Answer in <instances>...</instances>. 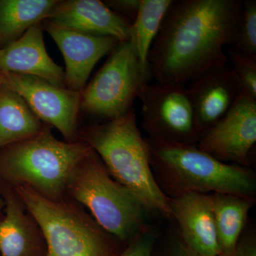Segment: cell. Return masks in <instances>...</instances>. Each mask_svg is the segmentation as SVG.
Returning <instances> with one entry per match:
<instances>
[{"mask_svg":"<svg viewBox=\"0 0 256 256\" xmlns=\"http://www.w3.org/2000/svg\"><path fill=\"white\" fill-rule=\"evenodd\" d=\"M242 6L240 0H174L150 50V76L184 86L226 66L224 48L234 44Z\"/></svg>","mask_w":256,"mask_h":256,"instance_id":"cell-1","label":"cell"},{"mask_svg":"<svg viewBox=\"0 0 256 256\" xmlns=\"http://www.w3.org/2000/svg\"><path fill=\"white\" fill-rule=\"evenodd\" d=\"M146 140L153 175L169 198L190 193L254 198L256 178L250 168L222 162L196 144Z\"/></svg>","mask_w":256,"mask_h":256,"instance_id":"cell-2","label":"cell"},{"mask_svg":"<svg viewBox=\"0 0 256 256\" xmlns=\"http://www.w3.org/2000/svg\"><path fill=\"white\" fill-rule=\"evenodd\" d=\"M77 138L98 154L112 178L148 212L172 218L170 198L160 190L153 175L149 146L138 128L134 109L120 118L78 130Z\"/></svg>","mask_w":256,"mask_h":256,"instance_id":"cell-3","label":"cell"},{"mask_svg":"<svg viewBox=\"0 0 256 256\" xmlns=\"http://www.w3.org/2000/svg\"><path fill=\"white\" fill-rule=\"evenodd\" d=\"M50 128L44 124L36 136L0 148V181L26 185L52 200L66 194L70 173L92 148L80 140H58Z\"/></svg>","mask_w":256,"mask_h":256,"instance_id":"cell-4","label":"cell"},{"mask_svg":"<svg viewBox=\"0 0 256 256\" xmlns=\"http://www.w3.org/2000/svg\"><path fill=\"white\" fill-rule=\"evenodd\" d=\"M41 229L46 256H118L117 242L66 194L46 198L26 185L12 186Z\"/></svg>","mask_w":256,"mask_h":256,"instance_id":"cell-5","label":"cell"},{"mask_svg":"<svg viewBox=\"0 0 256 256\" xmlns=\"http://www.w3.org/2000/svg\"><path fill=\"white\" fill-rule=\"evenodd\" d=\"M66 194L86 207L96 222L120 242H129L146 227L148 210L112 178L92 148L70 173Z\"/></svg>","mask_w":256,"mask_h":256,"instance_id":"cell-6","label":"cell"},{"mask_svg":"<svg viewBox=\"0 0 256 256\" xmlns=\"http://www.w3.org/2000/svg\"><path fill=\"white\" fill-rule=\"evenodd\" d=\"M109 54L80 98V110L107 121L124 117L133 109L150 77L139 60L132 37L120 42Z\"/></svg>","mask_w":256,"mask_h":256,"instance_id":"cell-7","label":"cell"},{"mask_svg":"<svg viewBox=\"0 0 256 256\" xmlns=\"http://www.w3.org/2000/svg\"><path fill=\"white\" fill-rule=\"evenodd\" d=\"M142 101V128L150 139L196 144L202 137L188 88L176 84H146Z\"/></svg>","mask_w":256,"mask_h":256,"instance_id":"cell-8","label":"cell"},{"mask_svg":"<svg viewBox=\"0 0 256 256\" xmlns=\"http://www.w3.org/2000/svg\"><path fill=\"white\" fill-rule=\"evenodd\" d=\"M2 74L4 85L18 92L42 122L56 128L66 142L78 141L80 92L32 76Z\"/></svg>","mask_w":256,"mask_h":256,"instance_id":"cell-9","label":"cell"},{"mask_svg":"<svg viewBox=\"0 0 256 256\" xmlns=\"http://www.w3.org/2000/svg\"><path fill=\"white\" fill-rule=\"evenodd\" d=\"M256 142V99L242 90L232 108L200 138L201 150L226 164L249 168Z\"/></svg>","mask_w":256,"mask_h":256,"instance_id":"cell-10","label":"cell"},{"mask_svg":"<svg viewBox=\"0 0 256 256\" xmlns=\"http://www.w3.org/2000/svg\"><path fill=\"white\" fill-rule=\"evenodd\" d=\"M55 42L65 60V86L80 92L86 86L96 64L119 44L117 38L97 36L62 28L45 20L42 22Z\"/></svg>","mask_w":256,"mask_h":256,"instance_id":"cell-11","label":"cell"},{"mask_svg":"<svg viewBox=\"0 0 256 256\" xmlns=\"http://www.w3.org/2000/svg\"><path fill=\"white\" fill-rule=\"evenodd\" d=\"M170 206L180 239L190 250L200 256H220L212 194L190 193L170 198Z\"/></svg>","mask_w":256,"mask_h":256,"instance_id":"cell-12","label":"cell"},{"mask_svg":"<svg viewBox=\"0 0 256 256\" xmlns=\"http://www.w3.org/2000/svg\"><path fill=\"white\" fill-rule=\"evenodd\" d=\"M191 82L188 92L202 136L232 108L242 89L226 66L208 70Z\"/></svg>","mask_w":256,"mask_h":256,"instance_id":"cell-13","label":"cell"},{"mask_svg":"<svg viewBox=\"0 0 256 256\" xmlns=\"http://www.w3.org/2000/svg\"><path fill=\"white\" fill-rule=\"evenodd\" d=\"M46 20L62 28L114 37L120 42L132 37V24L99 0L58 1Z\"/></svg>","mask_w":256,"mask_h":256,"instance_id":"cell-14","label":"cell"},{"mask_svg":"<svg viewBox=\"0 0 256 256\" xmlns=\"http://www.w3.org/2000/svg\"><path fill=\"white\" fill-rule=\"evenodd\" d=\"M0 192L4 202V216L0 220L1 256H46L41 229L14 188L0 181Z\"/></svg>","mask_w":256,"mask_h":256,"instance_id":"cell-15","label":"cell"},{"mask_svg":"<svg viewBox=\"0 0 256 256\" xmlns=\"http://www.w3.org/2000/svg\"><path fill=\"white\" fill-rule=\"evenodd\" d=\"M43 25L38 23L16 41L0 48V73L32 76L66 87L63 68L47 53Z\"/></svg>","mask_w":256,"mask_h":256,"instance_id":"cell-16","label":"cell"},{"mask_svg":"<svg viewBox=\"0 0 256 256\" xmlns=\"http://www.w3.org/2000/svg\"><path fill=\"white\" fill-rule=\"evenodd\" d=\"M220 256H233L255 203L252 197L212 194Z\"/></svg>","mask_w":256,"mask_h":256,"instance_id":"cell-17","label":"cell"},{"mask_svg":"<svg viewBox=\"0 0 256 256\" xmlns=\"http://www.w3.org/2000/svg\"><path fill=\"white\" fill-rule=\"evenodd\" d=\"M43 122L18 92L0 88V148L21 142L41 132Z\"/></svg>","mask_w":256,"mask_h":256,"instance_id":"cell-18","label":"cell"},{"mask_svg":"<svg viewBox=\"0 0 256 256\" xmlns=\"http://www.w3.org/2000/svg\"><path fill=\"white\" fill-rule=\"evenodd\" d=\"M57 0H0V48L48 18Z\"/></svg>","mask_w":256,"mask_h":256,"instance_id":"cell-19","label":"cell"},{"mask_svg":"<svg viewBox=\"0 0 256 256\" xmlns=\"http://www.w3.org/2000/svg\"><path fill=\"white\" fill-rule=\"evenodd\" d=\"M173 0H140L132 24V38L142 66L148 70V56ZM149 72V70H148Z\"/></svg>","mask_w":256,"mask_h":256,"instance_id":"cell-20","label":"cell"},{"mask_svg":"<svg viewBox=\"0 0 256 256\" xmlns=\"http://www.w3.org/2000/svg\"><path fill=\"white\" fill-rule=\"evenodd\" d=\"M234 50L256 57V1H242V14L233 44Z\"/></svg>","mask_w":256,"mask_h":256,"instance_id":"cell-21","label":"cell"},{"mask_svg":"<svg viewBox=\"0 0 256 256\" xmlns=\"http://www.w3.org/2000/svg\"><path fill=\"white\" fill-rule=\"evenodd\" d=\"M233 70L242 90L256 99V57L228 50Z\"/></svg>","mask_w":256,"mask_h":256,"instance_id":"cell-22","label":"cell"},{"mask_svg":"<svg viewBox=\"0 0 256 256\" xmlns=\"http://www.w3.org/2000/svg\"><path fill=\"white\" fill-rule=\"evenodd\" d=\"M156 237V232L146 226L118 256H152Z\"/></svg>","mask_w":256,"mask_h":256,"instance_id":"cell-23","label":"cell"},{"mask_svg":"<svg viewBox=\"0 0 256 256\" xmlns=\"http://www.w3.org/2000/svg\"><path fill=\"white\" fill-rule=\"evenodd\" d=\"M140 0H110L105 4L112 11L132 24L139 10Z\"/></svg>","mask_w":256,"mask_h":256,"instance_id":"cell-24","label":"cell"},{"mask_svg":"<svg viewBox=\"0 0 256 256\" xmlns=\"http://www.w3.org/2000/svg\"><path fill=\"white\" fill-rule=\"evenodd\" d=\"M233 256H256V242L254 234H246L240 236Z\"/></svg>","mask_w":256,"mask_h":256,"instance_id":"cell-25","label":"cell"},{"mask_svg":"<svg viewBox=\"0 0 256 256\" xmlns=\"http://www.w3.org/2000/svg\"><path fill=\"white\" fill-rule=\"evenodd\" d=\"M176 256H200L190 250L180 239L176 247Z\"/></svg>","mask_w":256,"mask_h":256,"instance_id":"cell-26","label":"cell"},{"mask_svg":"<svg viewBox=\"0 0 256 256\" xmlns=\"http://www.w3.org/2000/svg\"><path fill=\"white\" fill-rule=\"evenodd\" d=\"M4 202L2 196L1 192H0V220H2L4 216Z\"/></svg>","mask_w":256,"mask_h":256,"instance_id":"cell-27","label":"cell"},{"mask_svg":"<svg viewBox=\"0 0 256 256\" xmlns=\"http://www.w3.org/2000/svg\"><path fill=\"white\" fill-rule=\"evenodd\" d=\"M3 84H4V78H3L2 74L0 73V88H1Z\"/></svg>","mask_w":256,"mask_h":256,"instance_id":"cell-28","label":"cell"}]
</instances>
